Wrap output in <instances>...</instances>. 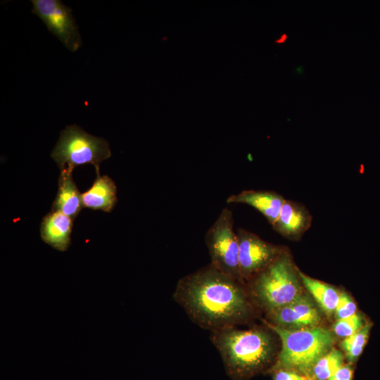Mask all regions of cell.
<instances>
[{
	"label": "cell",
	"mask_w": 380,
	"mask_h": 380,
	"mask_svg": "<svg viewBox=\"0 0 380 380\" xmlns=\"http://www.w3.org/2000/svg\"><path fill=\"white\" fill-rule=\"evenodd\" d=\"M243 284L209 264L182 277L172 297L192 322L212 332L245 323L251 316Z\"/></svg>",
	"instance_id": "cell-1"
},
{
	"label": "cell",
	"mask_w": 380,
	"mask_h": 380,
	"mask_svg": "<svg viewBox=\"0 0 380 380\" xmlns=\"http://www.w3.org/2000/svg\"><path fill=\"white\" fill-rule=\"evenodd\" d=\"M227 376L243 380L269 367L276 354L272 334L261 328L227 327L211 332Z\"/></svg>",
	"instance_id": "cell-2"
},
{
	"label": "cell",
	"mask_w": 380,
	"mask_h": 380,
	"mask_svg": "<svg viewBox=\"0 0 380 380\" xmlns=\"http://www.w3.org/2000/svg\"><path fill=\"white\" fill-rule=\"evenodd\" d=\"M279 338L281 350L271 371L291 369L308 375L316 362L330 350L334 343L332 333L327 329L314 327L286 329L266 322Z\"/></svg>",
	"instance_id": "cell-3"
},
{
	"label": "cell",
	"mask_w": 380,
	"mask_h": 380,
	"mask_svg": "<svg viewBox=\"0 0 380 380\" xmlns=\"http://www.w3.org/2000/svg\"><path fill=\"white\" fill-rule=\"evenodd\" d=\"M248 281L251 296L267 313L303 294L298 271L284 251Z\"/></svg>",
	"instance_id": "cell-4"
},
{
	"label": "cell",
	"mask_w": 380,
	"mask_h": 380,
	"mask_svg": "<svg viewBox=\"0 0 380 380\" xmlns=\"http://www.w3.org/2000/svg\"><path fill=\"white\" fill-rule=\"evenodd\" d=\"M51 156L61 170L73 171L75 167L89 163L99 171L100 163L110 157L111 151L107 140L72 125L61 132Z\"/></svg>",
	"instance_id": "cell-5"
},
{
	"label": "cell",
	"mask_w": 380,
	"mask_h": 380,
	"mask_svg": "<svg viewBox=\"0 0 380 380\" xmlns=\"http://www.w3.org/2000/svg\"><path fill=\"white\" fill-rule=\"evenodd\" d=\"M205 241L210 265L222 273L242 283L239 267V245L234 230L233 215L224 208L205 234Z\"/></svg>",
	"instance_id": "cell-6"
},
{
	"label": "cell",
	"mask_w": 380,
	"mask_h": 380,
	"mask_svg": "<svg viewBox=\"0 0 380 380\" xmlns=\"http://www.w3.org/2000/svg\"><path fill=\"white\" fill-rule=\"evenodd\" d=\"M32 12L44 22L47 29L72 52L82 45L78 26L71 8L60 0H32Z\"/></svg>",
	"instance_id": "cell-7"
},
{
	"label": "cell",
	"mask_w": 380,
	"mask_h": 380,
	"mask_svg": "<svg viewBox=\"0 0 380 380\" xmlns=\"http://www.w3.org/2000/svg\"><path fill=\"white\" fill-rule=\"evenodd\" d=\"M239 267L243 282L248 281L272 263L284 250L255 234L238 228Z\"/></svg>",
	"instance_id": "cell-8"
},
{
	"label": "cell",
	"mask_w": 380,
	"mask_h": 380,
	"mask_svg": "<svg viewBox=\"0 0 380 380\" xmlns=\"http://www.w3.org/2000/svg\"><path fill=\"white\" fill-rule=\"evenodd\" d=\"M273 325L286 329L317 327L320 316L312 300L306 295L267 313Z\"/></svg>",
	"instance_id": "cell-9"
},
{
	"label": "cell",
	"mask_w": 380,
	"mask_h": 380,
	"mask_svg": "<svg viewBox=\"0 0 380 380\" xmlns=\"http://www.w3.org/2000/svg\"><path fill=\"white\" fill-rule=\"evenodd\" d=\"M312 219V215L304 205L285 200L272 227L286 238L298 239L309 229Z\"/></svg>",
	"instance_id": "cell-10"
},
{
	"label": "cell",
	"mask_w": 380,
	"mask_h": 380,
	"mask_svg": "<svg viewBox=\"0 0 380 380\" xmlns=\"http://www.w3.org/2000/svg\"><path fill=\"white\" fill-rule=\"evenodd\" d=\"M285 200L281 195L274 191L244 190L229 196L227 203H243L254 208L262 213L272 226Z\"/></svg>",
	"instance_id": "cell-11"
},
{
	"label": "cell",
	"mask_w": 380,
	"mask_h": 380,
	"mask_svg": "<svg viewBox=\"0 0 380 380\" xmlns=\"http://www.w3.org/2000/svg\"><path fill=\"white\" fill-rule=\"evenodd\" d=\"M72 221V218L63 213L51 210L42 221V239L53 248L65 251L70 244Z\"/></svg>",
	"instance_id": "cell-12"
},
{
	"label": "cell",
	"mask_w": 380,
	"mask_h": 380,
	"mask_svg": "<svg viewBox=\"0 0 380 380\" xmlns=\"http://www.w3.org/2000/svg\"><path fill=\"white\" fill-rule=\"evenodd\" d=\"M61 172L58 189L51 210L60 211L73 220L83 208L82 194L73 181L72 171L65 168Z\"/></svg>",
	"instance_id": "cell-13"
},
{
	"label": "cell",
	"mask_w": 380,
	"mask_h": 380,
	"mask_svg": "<svg viewBox=\"0 0 380 380\" xmlns=\"http://www.w3.org/2000/svg\"><path fill=\"white\" fill-rule=\"evenodd\" d=\"M117 187L107 175L101 176L96 171V178L92 186L82 194L83 207L110 212L117 203Z\"/></svg>",
	"instance_id": "cell-14"
},
{
	"label": "cell",
	"mask_w": 380,
	"mask_h": 380,
	"mask_svg": "<svg viewBox=\"0 0 380 380\" xmlns=\"http://www.w3.org/2000/svg\"><path fill=\"white\" fill-rule=\"evenodd\" d=\"M301 282L313 296L322 310L329 316L334 315L339 293L337 290L324 282L310 277L298 271Z\"/></svg>",
	"instance_id": "cell-15"
},
{
	"label": "cell",
	"mask_w": 380,
	"mask_h": 380,
	"mask_svg": "<svg viewBox=\"0 0 380 380\" xmlns=\"http://www.w3.org/2000/svg\"><path fill=\"white\" fill-rule=\"evenodd\" d=\"M343 353L331 349L314 365L310 375L316 380H328L343 365Z\"/></svg>",
	"instance_id": "cell-16"
},
{
	"label": "cell",
	"mask_w": 380,
	"mask_h": 380,
	"mask_svg": "<svg viewBox=\"0 0 380 380\" xmlns=\"http://www.w3.org/2000/svg\"><path fill=\"white\" fill-rule=\"evenodd\" d=\"M369 329L370 324H365L358 331L342 341L341 348L350 362L356 360L362 353L369 336Z\"/></svg>",
	"instance_id": "cell-17"
},
{
	"label": "cell",
	"mask_w": 380,
	"mask_h": 380,
	"mask_svg": "<svg viewBox=\"0 0 380 380\" xmlns=\"http://www.w3.org/2000/svg\"><path fill=\"white\" fill-rule=\"evenodd\" d=\"M365 324L362 315L355 313L349 317L338 319L333 329L337 336L347 338L358 331Z\"/></svg>",
	"instance_id": "cell-18"
},
{
	"label": "cell",
	"mask_w": 380,
	"mask_h": 380,
	"mask_svg": "<svg viewBox=\"0 0 380 380\" xmlns=\"http://www.w3.org/2000/svg\"><path fill=\"white\" fill-rule=\"evenodd\" d=\"M356 305L351 298L345 292L339 293V298L334 315L336 319L349 317L356 313Z\"/></svg>",
	"instance_id": "cell-19"
},
{
	"label": "cell",
	"mask_w": 380,
	"mask_h": 380,
	"mask_svg": "<svg viewBox=\"0 0 380 380\" xmlns=\"http://www.w3.org/2000/svg\"><path fill=\"white\" fill-rule=\"evenodd\" d=\"M273 380H307L305 377L291 369L274 370Z\"/></svg>",
	"instance_id": "cell-20"
},
{
	"label": "cell",
	"mask_w": 380,
	"mask_h": 380,
	"mask_svg": "<svg viewBox=\"0 0 380 380\" xmlns=\"http://www.w3.org/2000/svg\"><path fill=\"white\" fill-rule=\"evenodd\" d=\"M353 370L348 365H342L328 380H352Z\"/></svg>",
	"instance_id": "cell-21"
},
{
	"label": "cell",
	"mask_w": 380,
	"mask_h": 380,
	"mask_svg": "<svg viewBox=\"0 0 380 380\" xmlns=\"http://www.w3.org/2000/svg\"><path fill=\"white\" fill-rule=\"evenodd\" d=\"M287 34L284 33L277 39H276L274 42L276 44H283L287 40Z\"/></svg>",
	"instance_id": "cell-22"
}]
</instances>
